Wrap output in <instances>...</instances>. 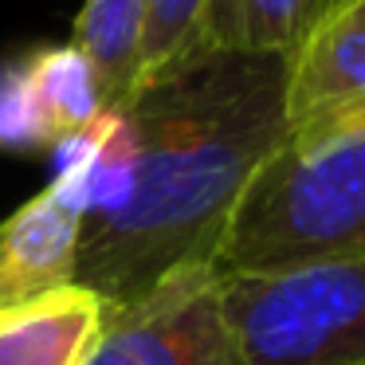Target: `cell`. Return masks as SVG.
I'll return each instance as SVG.
<instances>
[{"label":"cell","mask_w":365,"mask_h":365,"mask_svg":"<svg viewBox=\"0 0 365 365\" xmlns=\"http://www.w3.org/2000/svg\"><path fill=\"white\" fill-rule=\"evenodd\" d=\"M51 150L36 103L28 95L24 56L0 63V153H40Z\"/></svg>","instance_id":"7c38bea8"},{"label":"cell","mask_w":365,"mask_h":365,"mask_svg":"<svg viewBox=\"0 0 365 365\" xmlns=\"http://www.w3.org/2000/svg\"><path fill=\"white\" fill-rule=\"evenodd\" d=\"M24 79L51 150L79 134H91L95 126H103L106 114H114L106 106L103 83H98L91 59L75 43H43V48L28 51Z\"/></svg>","instance_id":"9c48e42d"},{"label":"cell","mask_w":365,"mask_h":365,"mask_svg":"<svg viewBox=\"0 0 365 365\" xmlns=\"http://www.w3.org/2000/svg\"><path fill=\"white\" fill-rule=\"evenodd\" d=\"M294 56H192L138 83L118 114L126 192L83 216L79 287L106 310L142 302L181 267L216 263L228 216L287 142Z\"/></svg>","instance_id":"6da1fadb"},{"label":"cell","mask_w":365,"mask_h":365,"mask_svg":"<svg viewBox=\"0 0 365 365\" xmlns=\"http://www.w3.org/2000/svg\"><path fill=\"white\" fill-rule=\"evenodd\" d=\"M106 307L87 287L0 310V365H87L103 334Z\"/></svg>","instance_id":"ba28073f"},{"label":"cell","mask_w":365,"mask_h":365,"mask_svg":"<svg viewBox=\"0 0 365 365\" xmlns=\"http://www.w3.org/2000/svg\"><path fill=\"white\" fill-rule=\"evenodd\" d=\"M150 0H83L71 43L91 59L110 110H122L138 87V51Z\"/></svg>","instance_id":"30bf717a"},{"label":"cell","mask_w":365,"mask_h":365,"mask_svg":"<svg viewBox=\"0 0 365 365\" xmlns=\"http://www.w3.org/2000/svg\"><path fill=\"white\" fill-rule=\"evenodd\" d=\"M79 236L83 216L51 189L28 197L0 224V310L32 307L79 283Z\"/></svg>","instance_id":"8992f818"},{"label":"cell","mask_w":365,"mask_h":365,"mask_svg":"<svg viewBox=\"0 0 365 365\" xmlns=\"http://www.w3.org/2000/svg\"><path fill=\"white\" fill-rule=\"evenodd\" d=\"M200 9H205V0H150L142 51H138V83L161 75L185 56L192 28L200 20Z\"/></svg>","instance_id":"8fae6325"},{"label":"cell","mask_w":365,"mask_h":365,"mask_svg":"<svg viewBox=\"0 0 365 365\" xmlns=\"http://www.w3.org/2000/svg\"><path fill=\"white\" fill-rule=\"evenodd\" d=\"M334 9L338 0H205L181 59L220 56V51L224 56H294Z\"/></svg>","instance_id":"52a82bcc"},{"label":"cell","mask_w":365,"mask_h":365,"mask_svg":"<svg viewBox=\"0 0 365 365\" xmlns=\"http://www.w3.org/2000/svg\"><path fill=\"white\" fill-rule=\"evenodd\" d=\"M216 283V263H197L161 279L134 307L106 310L87 365H240Z\"/></svg>","instance_id":"277c9868"},{"label":"cell","mask_w":365,"mask_h":365,"mask_svg":"<svg viewBox=\"0 0 365 365\" xmlns=\"http://www.w3.org/2000/svg\"><path fill=\"white\" fill-rule=\"evenodd\" d=\"M365 263V122L310 145H279L228 216L216 271Z\"/></svg>","instance_id":"7a4b0ae2"},{"label":"cell","mask_w":365,"mask_h":365,"mask_svg":"<svg viewBox=\"0 0 365 365\" xmlns=\"http://www.w3.org/2000/svg\"><path fill=\"white\" fill-rule=\"evenodd\" d=\"M365 122V0H338L291 59L287 142L310 150Z\"/></svg>","instance_id":"5b68a950"},{"label":"cell","mask_w":365,"mask_h":365,"mask_svg":"<svg viewBox=\"0 0 365 365\" xmlns=\"http://www.w3.org/2000/svg\"><path fill=\"white\" fill-rule=\"evenodd\" d=\"M240 365H365V263L220 271Z\"/></svg>","instance_id":"3957f363"}]
</instances>
